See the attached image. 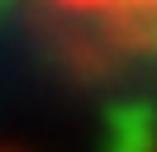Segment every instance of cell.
Instances as JSON below:
<instances>
[{
	"mask_svg": "<svg viewBox=\"0 0 157 152\" xmlns=\"http://www.w3.org/2000/svg\"><path fill=\"white\" fill-rule=\"evenodd\" d=\"M62 5L86 10V14H100V19L124 24V28H138L147 43L157 38V0H62Z\"/></svg>",
	"mask_w": 157,
	"mask_h": 152,
	"instance_id": "2",
	"label": "cell"
},
{
	"mask_svg": "<svg viewBox=\"0 0 157 152\" xmlns=\"http://www.w3.org/2000/svg\"><path fill=\"white\" fill-rule=\"evenodd\" d=\"M152 48H157V38H152Z\"/></svg>",
	"mask_w": 157,
	"mask_h": 152,
	"instance_id": "3",
	"label": "cell"
},
{
	"mask_svg": "<svg viewBox=\"0 0 157 152\" xmlns=\"http://www.w3.org/2000/svg\"><path fill=\"white\" fill-rule=\"evenodd\" d=\"M105 152H152L157 142V114L143 100H114L105 109Z\"/></svg>",
	"mask_w": 157,
	"mask_h": 152,
	"instance_id": "1",
	"label": "cell"
}]
</instances>
